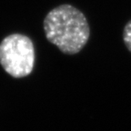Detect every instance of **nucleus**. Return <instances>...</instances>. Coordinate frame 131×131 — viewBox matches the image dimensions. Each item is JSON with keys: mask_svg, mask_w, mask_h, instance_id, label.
I'll use <instances>...</instances> for the list:
<instances>
[{"mask_svg": "<svg viewBox=\"0 0 131 131\" xmlns=\"http://www.w3.org/2000/svg\"><path fill=\"white\" fill-rule=\"evenodd\" d=\"M46 37L66 55H75L88 43L90 29L80 10L64 4L49 11L44 19Z\"/></svg>", "mask_w": 131, "mask_h": 131, "instance_id": "obj_1", "label": "nucleus"}, {"mask_svg": "<svg viewBox=\"0 0 131 131\" xmlns=\"http://www.w3.org/2000/svg\"><path fill=\"white\" fill-rule=\"evenodd\" d=\"M35 47L23 34H11L0 42V65L15 78L30 75L35 66Z\"/></svg>", "mask_w": 131, "mask_h": 131, "instance_id": "obj_2", "label": "nucleus"}, {"mask_svg": "<svg viewBox=\"0 0 131 131\" xmlns=\"http://www.w3.org/2000/svg\"><path fill=\"white\" fill-rule=\"evenodd\" d=\"M123 40L127 48L131 52V20L127 23L123 31Z\"/></svg>", "mask_w": 131, "mask_h": 131, "instance_id": "obj_3", "label": "nucleus"}]
</instances>
